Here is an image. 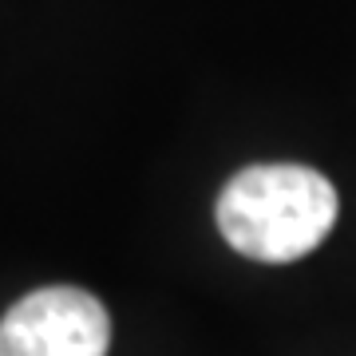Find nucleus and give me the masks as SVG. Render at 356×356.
<instances>
[{
	"instance_id": "obj_1",
	"label": "nucleus",
	"mask_w": 356,
	"mask_h": 356,
	"mask_svg": "<svg viewBox=\"0 0 356 356\" xmlns=\"http://www.w3.org/2000/svg\"><path fill=\"white\" fill-rule=\"evenodd\" d=\"M337 222L332 182L309 166H245L218 194V229L238 254L285 266L313 254Z\"/></svg>"
},
{
	"instance_id": "obj_2",
	"label": "nucleus",
	"mask_w": 356,
	"mask_h": 356,
	"mask_svg": "<svg viewBox=\"0 0 356 356\" xmlns=\"http://www.w3.org/2000/svg\"><path fill=\"white\" fill-rule=\"evenodd\" d=\"M107 309L76 285L28 293L0 317V356H107Z\"/></svg>"
}]
</instances>
